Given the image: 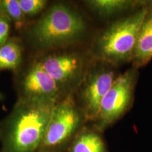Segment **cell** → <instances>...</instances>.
<instances>
[{
	"mask_svg": "<svg viewBox=\"0 0 152 152\" xmlns=\"http://www.w3.org/2000/svg\"><path fill=\"white\" fill-rule=\"evenodd\" d=\"M57 102L19 98L0 129L1 152H39Z\"/></svg>",
	"mask_w": 152,
	"mask_h": 152,
	"instance_id": "obj_1",
	"label": "cell"
},
{
	"mask_svg": "<svg viewBox=\"0 0 152 152\" xmlns=\"http://www.w3.org/2000/svg\"><path fill=\"white\" fill-rule=\"evenodd\" d=\"M85 23L78 13L64 4H54L34 24L30 37L36 46L52 49L78 39Z\"/></svg>",
	"mask_w": 152,
	"mask_h": 152,
	"instance_id": "obj_2",
	"label": "cell"
},
{
	"mask_svg": "<svg viewBox=\"0 0 152 152\" xmlns=\"http://www.w3.org/2000/svg\"><path fill=\"white\" fill-rule=\"evenodd\" d=\"M148 14L149 10L143 8L112 24L99 39L101 55L115 62L132 57L139 32Z\"/></svg>",
	"mask_w": 152,
	"mask_h": 152,
	"instance_id": "obj_3",
	"label": "cell"
},
{
	"mask_svg": "<svg viewBox=\"0 0 152 152\" xmlns=\"http://www.w3.org/2000/svg\"><path fill=\"white\" fill-rule=\"evenodd\" d=\"M82 117L71 96L55 104L39 152H62L80 130Z\"/></svg>",
	"mask_w": 152,
	"mask_h": 152,
	"instance_id": "obj_4",
	"label": "cell"
},
{
	"mask_svg": "<svg viewBox=\"0 0 152 152\" xmlns=\"http://www.w3.org/2000/svg\"><path fill=\"white\" fill-rule=\"evenodd\" d=\"M134 79L130 72L115 78L101 102L96 119V128L103 130L112 124L126 110L132 98Z\"/></svg>",
	"mask_w": 152,
	"mask_h": 152,
	"instance_id": "obj_5",
	"label": "cell"
},
{
	"mask_svg": "<svg viewBox=\"0 0 152 152\" xmlns=\"http://www.w3.org/2000/svg\"><path fill=\"white\" fill-rule=\"evenodd\" d=\"M21 96L58 102L61 87L38 61L27 70L20 83Z\"/></svg>",
	"mask_w": 152,
	"mask_h": 152,
	"instance_id": "obj_6",
	"label": "cell"
},
{
	"mask_svg": "<svg viewBox=\"0 0 152 152\" xmlns=\"http://www.w3.org/2000/svg\"><path fill=\"white\" fill-rule=\"evenodd\" d=\"M38 62L61 87L73 81L82 70V61L74 54H49Z\"/></svg>",
	"mask_w": 152,
	"mask_h": 152,
	"instance_id": "obj_7",
	"label": "cell"
},
{
	"mask_svg": "<svg viewBox=\"0 0 152 152\" xmlns=\"http://www.w3.org/2000/svg\"><path fill=\"white\" fill-rule=\"evenodd\" d=\"M112 71H99L88 79L82 93L86 116L95 120L97 116L100 104L115 80Z\"/></svg>",
	"mask_w": 152,
	"mask_h": 152,
	"instance_id": "obj_8",
	"label": "cell"
},
{
	"mask_svg": "<svg viewBox=\"0 0 152 152\" xmlns=\"http://www.w3.org/2000/svg\"><path fill=\"white\" fill-rule=\"evenodd\" d=\"M68 152H108L103 139L98 132L82 128L68 145Z\"/></svg>",
	"mask_w": 152,
	"mask_h": 152,
	"instance_id": "obj_9",
	"label": "cell"
},
{
	"mask_svg": "<svg viewBox=\"0 0 152 152\" xmlns=\"http://www.w3.org/2000/svg\"><path fill=\"white\" fill-rule=\"evenodd\" d=\"M132 58L139 65L152 58V12H149L140 28Z\"/></svg>",
	"mask_w": 152,
	"mask_h": 152,
	"instance_id": "obj_10",
	"label": "cell"
},
{
	"mask_svg": "<svg viewBox=\"0 0 152 152\" xmlns=\"http://www.w3.org/2000/svg\"><path fill=\"white\" fill-rule=\"evenodd\" d=\"M22 58L20 42L15 38H9L8 41L0 46V71H16L20 66Z\"/></svg>",
	"mask_w": 152,
	"mask_h": 152,
	"instance_id": "obj_11",
	"label": "cell"
},
{
	"mask_svg": "<svg viewBox=\"0 0 152 152\" xmlns=\"http://www.w3.org/2000/svg\"><path fill=\"white\" fill-rule=\"evenodd\" d=\"M134 1L125 0H91L87 4L101 15H111L128 8Z\"/></svg>",
	"mask_w": 152,
	"mask_h": 152,
	"instance_id": "obj_12",
	"label": "cell"
},
{
	"mask_svg": "<svg viewBox=\"0 0 152 152\" xmlns=\"http://www.w3.org/2000/svg\"><path fill=\"white\" fill-rule=\"evenodd\" d=\"M2 14L13 21L18 28H21L25 22V15L18 0H1Z\"/></svg>",
	"mask_w": 152,
	"mask_h": 152,
	"instance_id": "obj_13",
	"label": "cell"
},
{
	"mask_svg": "<svg viewBox=\"0 0 152 152\" xmlns=\"http://www.w3.org/2000/svg\"><path fill=\"white\" fill-rule=\"evenodd\" d=\"M26 17L35 16L45 9L48 1L46 0H18Z\"/></svg>",
	"mask_w": 152,
	"mask_h": 152,
	"instance_id": "obj_14",
	"label": "cell"
},
{
	"mask_svg": "<svg viewBox=\"0 0 152 152\" xmlns=\"http://www.w3.org/2000/svg\"><path fill=\"white\" fill-rule=\"evenodd\" d=\"M11 20L4 14H0V46L9 39Z\"/></svg>",
	"mask_w": 152,
	"mask_h": 152,
	"instance_id": "obj_15",
	"label": "cell"
},
{
	"mask_svg": "<svg viewBox=\"0 0 152 152\" xmlns=\"http://www.w3.org/2000/svg\"><path fill=\"white\" fill-rule=\"evenodd\" d=\"M2 14V9H1V0H0V14Z\"/></svg>",
	"mask_w": 152,
	"mask_h": 152,
	"instance_id": "obj_16",
	"label": "cell"
},
{
	"mask_svg": "<svg viewBox=\"0 0 152 152\" xmlns=\"http://www.w3.org/2000/svg\"><path fill=\"white\" fill-rule=\"evenodd\" d=\"M3 99V95L1 94V92H0V100H1Z\"/></svg>",
	"mask_w": 152,
	"mask_h": 152,
	"instance_id": "obj_17",
	"label": "cell"
}]
</instances>
